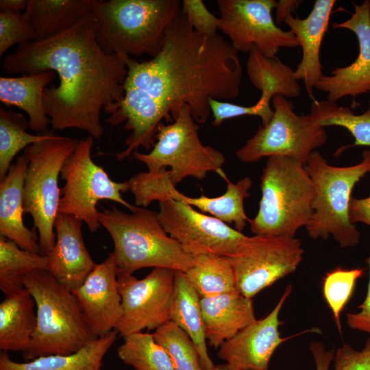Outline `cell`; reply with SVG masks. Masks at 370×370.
I'll return each instance as SVG.
<instances>
[{
  "label": "cell",
  "mask_w": 370,
  "mask_h": 370,
  "mask_svg": "<svg viewBox=\"0 0 370 370\" xmlns=\"http://www.w3.org/2000/svg\"><path fill=\"white\" fill-rule=\"evenodd\" d=\"M127 68L125 94L106 122L124 123L130 132L125 149L116 154L119 160L138 149L150 151L158 125L173 121L184 105L193 119L205 123L211 114L210 99L228 100L240 92L243 68L238 52L217 34L206 36L196 32L182 8L166 30L160 53L138 62L121 56Z\"/></svg>",
  "instance_id": "6da1fadb"
},
{
  "label": "cell",
  "mask_w": 370,
  "mask_h": 370,
  "mask_svg": "<svg viewBox=\"0 0 370 370\" xmlns=\"http://www.w3.org/2000/svg\"><path fill=\"white\" fill-rule=\"evenodd\" d=\"M2 69L23 75L55 72L59 84L47 87L43 95L52 128H75L96 139L104 132L101 111L112 114L124 97L127 73L123 58L98 43L92 12L62 33L18 45Z\"/></svg>",
  "instance_id": "7a4b0ae2"
},
{
  "label": "cell",
  "mask_w": 370,
  "mask_h": 370,
  "mask_svg": "<svg viewBox=\"0 0 370 370\" xmlns=\"http://www.w3.org/2000/svg\"><path fill=\"white\" fill-rule=\"evenodd\" d=\"M181 7L180 0H92L98 43L108 53L153 58Z\"/></svg>",
  "instance_id": "3957f363"
},
{
  "label": "cell",
  "mask_w": 370,
  "mask_h": 370,
  "mask_svg": "<svg viewBox=\"0 0 370 370\" xmlns=\"http://www.w3.org/2000/svg\"><path fill=\"white\" fill-rule=\"evenodd\" d=\"M97 218L112 240L119 272L149 267L186 272L194 264V257L165 231L158 212L136 206L127 213L112 206L99 210Z\"/></svg>",
  "instance_id": "277c9868"
},
{
  "label": "cell",
  "mask_w": 370,
  "mask_h": 370,
  "mask_svg": "<svg viewBox=\"0 0 370 370\" xmlns=\"http://www.w3.org/2000/svg\"><path fill=\"white\" fill-rule=\"evenodd\" d=\"M24 287L34 299L37 325L25 361L53 355L77 352L97 337L85 321L73 292L47 270L27 275Z\"/></svg>",
  "instance_id": "5b68a950"
},
{
  "label": "cell",
  "mask_w": 370,
  "mask_h": 370,
  "mask_svg": "<svg viewBox=\"0 0 370 370\" xmlns=\"http://www.w3.org/2000/svg\"><path fill=\"white\" fill-rule=\"evenodd\" d=\"M262 197L249 220L256 236L295 237L312 214L314 188L305 166L285 156L267 158L260 177Z\"/></svg>",
  "instance_id": "8992f818"
},
{
  "label": "cell",
  "mask_w": 370,
  "mask_h": 370,
  "mask_svg": "<svg viewBox=\"0 0 370 370\" xmlns=\"http://www.w3.org/2000/svg\"><path fill=\"white\" fill-rule=\"evenodd\" d=\"M362 160L349 166L330 164L317 151H313L305 165L314 188L312 214L306 227L312 238L332 236L343 248L356 246L360 232L352 223L349 206L354 186L370 173V150L362 152Z\"/></svg>",
  "instance_id": "52a82bcc"
},
{
  "label": "cell",
  "mask_w": 370,
  "mask_h": 370,
  "mask_svg": "<svg viewBox=\"0 0 370 370\" xmlns=\"http://www.w3.org/2000/svg\"><path fill=\"white\" fill-rule=\"evenodd\" d=\"M79 140L55 135L29 145L23 155L29 163L23 186L25 212L30 214L38 232L41 254L48 256L56 243L54 223L59 212V175Z\"/></svg>",
  "instance_id": "ba28073f"
},
{
  "label": "cell",
  "mask_w": 370,
  "mask_h": 370,
  "mask_svg": "<svg viewBox=\"0 0 370 370\" xmlns=\"http://www.w3.org/2000/svg\"><path fill=\"white\" fill-rule=\"evenodd\" d=\"M199 125L193 119L188 105H184L171 123L158 127L156 142L149 152L138 151L134 158L145 164L149 172L166 170L175 186L187 177L203 180L213 171L227 180L222 166L225 157L220 151L202 144Z\"/></svg>",
  "instance_id": "9c48e42d"
},
{
  "label": "cell",
  "mask_w": 370,
  "mask_h": 370,
  "mask_svg": "<svg viewBox=\"0 0 370 370\" xmlns=\"http://www.w3.org/2000/svg\"><path fill=\"white\" fill-rule=\"evenodd\" d=\"M273 116L265 125H261L245 145L236 151L238 160L256 162L264 157L292 158L305 166L311 153L323 145L328 136L325 127L316 117L298 115L293 103L281 95L272 99Z\"/></svg>",
  "instance_id": "30bf717a"
},
{
  "label": "cell",
  "mask_w": 370,
  "mask_h": 370,
  "mask_svg": "<svg viewBox=\"0 0 370 370\" xmlns=\"http://www.w3.org/2000/svg\"><path fill=\"white\" fill-rule=\"evenodd\" d=\"M94 138L91 136L79 140L77 146L64 162L61 177L65 181L59 212L70 214L85 223L91 232L101 226L97 206L101 200L119 203L130 212L136 208L122 197L129 190L127 181H113L103 169L92 159Z\"/></svg>",
  "instance_id": "8fae6325"
},
{
  "label": "cell",
  "mask_w": 370,
  "mask_h": 370,
  "mask_svg": "<svg viewBox=\"0 0 370 370\" xmlns=\"http://www.w3.org/2000/svg\"><path fill=\"white\" fill-rule=\"evenodd\" d=\"M159 204L158 215L161 225L193 257L212 254L233 258L240 254L252 238L182 201L168 199Z\"/></svg>",
  "instance_id": "7c38bea8"
},
{
  "label": "cell",
  "mask_w": 370,
  "mask_h": 370,
  "mask_svg": "<svg viewBox=\"0 0 370 370\" xmlns=\"http://www.w3.org/2000/svg\"><path fill=\"white\" fill-rule=\"evenodd\" d=\"M275 0H218L219 29L238 52L249 53L255 47L273 58L281 48H295L299 43L295 34L275 23L272 10Z\"/></svg>",
  "instance_id": "4fadbf2b"
},
{
  "label": "cell",
  "mask_w": 370,
  "mask_h": 370,
  "mask_svg": "<svg viewBox=\"0 0 370 370\" xmlns=\"http://www.w3.org/2000/svg\"><path fill=\"white\" fill-rule=\"evenodd\" d=\"M122 314L116 327L121 336L156 330L171 321L175 271L153 268L144 278L118 272Z\"/></svg>",
  "instance_id": "5bb4252c"
},
{
  "label": "cell",
  "mask_w": 370,
  "mask_h": 370,
  "mask_svg": "<svg viewBox=\"0 0 370 370\" xmlns=\"http://www.w3.org/2000/svg\"><path fill=\"white\" fill-rule=\"evenodd\" d=\"M127 181L129 190L133 194L138 207L145 208L153 201L160 202L168 199L180 201L227 224H234V228L240 232L250 220L244 209V199L249 197L248 191L253 184L249 177H243L234 184L227 179L226 191L216 197L204 195L198 197L184 195L175 188L166 170L141 172Z\"/></svg>",
  "instance_id": "9a60e30c"
},
{
  "label": "cell",
  "mask_w": 370,
  "mask_h": 370,
  "mask_svg": "<svg viewBox=\"0 0 370 370\" xmlns=\"http://www.w3.org/2000/svg\"><path fill=\"white\" fill-rule=\"evenodd\" d=\"M303 255L301 241L295 237L254 235L240 254L230 258L238 291L252 299L293 273Z\"/></svg>",
  "instance_id": "2e32d148"
},
{
  "label": "cell",
  "mask_w": 370,
  "mask_h": 370,
  "mask_svg": "<svg viewBox=\"0 0 370 370\" xmlns=\"http://www.w3.org/2000/svg\"><path fill=\"white\" fill-rule=\"evenodd\" d=\"M292 291L288 285L274 308L265 317L256 320L219 347L218 356L231 370H269L276 349L288 338L280 336L281 309Z\"/></svg>",
  "instance_id": "e0dca14e"
},
{
  "label": "cell",
  "mask_w": 370,
  "mask_h": 370,
  "mask_svg": "<svg viewBox=\"0 0 370 370\" xmlns=\"http://www.w3.org/2000/svg\"><path fill=\"white\" fill-rule=\"evenodd\" d=\"M118 267L111 252L96 264L83 284L73 290L86 322L97 337L116 329L122 314Z\"/></svg>",
  "instance_id": "ac0fdd59"
},
{
  "label": "cell",
  "mask_w": 370,
  "mask_h": 370,
  "mask_svg": "<svg viewBox=\"0 0 370 370\" xmlns=\"http://www.w3.org/2000/svg\"><path fill=\"white\" fill-rule=\"evenodd\" d=\"M351 17L341 23H334L335 29L353 32L358 42L356 59L349 65L333 69L329 75H323L315 88L328 94L327 100L336 103L347 96L356 97L370 92V1L360 5L355 3Z\"/></svg>",
  "instance_id": "d6986e66"
},
{
  "label": "cell",
  "mask_w": 370,
  "mask_h": 370,
  "mask_svg": "<svg viewBox=\"0 0 370 370\" xmlns=\"http://www.w3.org/2000/svg\"><path fill=\"white\" fill-rule=\"evenodd\" d=\"M83 223L74 216L58 212L54 223L55 245L47 256L48 271L71 291L83 284L96 265L84 242Z\"/></svg>",
  "instance_id": "ffe728a7"
},
{
  "label": "cell",
  "mask_w": 370,
  "mask_h": 370,
  "mask_svg": "<svg viewBox=\"0 0 370 370\" xmlns=\"http://www.w3.org/2000/svg\"><path fill=\"white\" fill-rule=\"evenodd\" d=\"M335 3V0H316L306 18L300 19L291 14L284 20L302 49L301 62L295 70V77L298 81L304 82L308 95L312 99L313 89L323 75L320 49Z\"/></svg>",
  "instance_id": "44dd1931"
},
{
  "label": "cell",
  "mask_w": 370,
  "mask_h": 370,
  "mask_svg": "<svg viewBox=\"0 0 370 370\" xmlns=\"http://www.w3.org/2000/svg\"><path fill=\"white\" fill-rule=\"evenodd\" d=\"M28 159L17 158L0 183V234L23 249L41 254L35 233L24 224L23 186Z\"/></svg>",
  "instance_id": "7402d4cb"
},
{
  "label": "cell",
  "mask_w": 370,
  "mask_h": 370,
  "mask_svg": "<svg viewBox=\"0 0 370 370\" xmlns=\"http://www.w3.org/2000/svg\"><path fill=\"white\" fill-rule=\"evenodd\" d=\"M200 303L206 337L214 348L256 320L252 299L239 291L202 297Z\"/></svg>",
  "instance_id": "603a6c76"
},
{
  "label": "cell",
  "mask_w": 370,
  "mask_h": 370,
  "mask_svg": "<svg viewBox=\"0 0 370 370\" xmlns=\"http://www.w3.org/2000/svg\"><path fill=\"white\" fill-rule=\"evenodd\" d=\"M56 77V73L52 71L21 77H1L0 100L7 106H16L25 111L31 130L46 132L51 120L44 104V90Z\"/></svg>",
  "instance_id": "cb8c5ba5"
},
{
  "label": "cell",
  "mask_w": 370,
  "mask_h": 370,
  "mask_svg": "<svg viewBox=\"0 0 370 370\" xmlns=\"http://www.w3.org/2000/svg\"><path fill=\"white\" fill-rule=\"evenodd\" d=\"M37 325L34 299L24 287L5 295L0 304V349L24 352Z\"/></svg>",
  "instance_id": "d4e9b609"
},
{
  "label": "cell",
  "mask_w": 370,
  "mask_h": 370,
  "mask_svg": "<svg viewBox=\"0 0 370 370\" xmlns=\"http://www.w3.org/2000/svg\"><path fill=\"white\" fill-rule=\"evenodd\" d=\"M117 335L114 330L77 352L44 356L23 362L12 360L8 352L1 351L0 370H101L103 358Z\"/></svg>",
  "instance_id": "484cf974"
},
{
  "label": "cell",
  "mask_w": 370,
  "mask_h": 370,
  "mask_svg": "<svg viewBox=\"0 0 370 370\" xmlns=\"http://www.w3.org/2000/svg\"><path fill=\"white\" fill-rule=\"evenodd\" d=\"M201 297L187 280L184 272L175 271V292L171 321L177 324L195 344L204 370L215 365L210 358L201 312Z\"/></svg>",
  "instance_id": "4316f807"
},
{
  "label": "cell",
  "mask_w": 370,
  "mask_h": 370,
  "mask_svg": "<svg viewBox=\"0 0 370 370\" xmlns=\"http://www.w3.org/2000/svg\"><path fill=\"white\" fill-rule=\"evenodd\" d=\"M92 12V0H28L23 13L33 26L36 40L69 29Z\"/></svg>",
  "instance_id": "83f0119b"
},
{
  "label": "cell",
  "mask_w": 370,
  "mask_h": 370,
  "mask_svg": "<svg viewBox=\"0 0 370 370\" xmlns=\"http://www.w3.org/2000/svg\"><path fill=\"white\" fill-rule=\"evenodd\" d=\"M246 68L249 81L261 91L260 98L269 103L275 95L295 98L300 94L295 71L276 57H267L254 47L249 53Z\"/></svg>",
  "instance_id": "f1b7e54d"
},
{
  "label": "cell",
  "mask_w": 370,
  "mask_h": 370,
  "mask_svg": "<svg viewBox=\"0 0 370 370\" xmlns=\"http://www.w3.org/2000/svg\"><path fill=\"white\" fill-rule=\"evenodd\" d=\"M184 273L201 298L238 291L232 260L227 256H196L193 266Z\"/></svg>",
  "instance_id": "f546056e"
},
{
  "label": "cell",
  "mask_w": 370,
  "mask_h": 370,
  "mask_svg": "<svg viewBox=\"0 0 370 370\" xmlns=\"http://www.w3.org/2000/svg\"><path fill=\"white\" fill-rule=\"evenodd\" d=\"M47 256L25 250L14 242L0 238V289L5 295L24 288L27 275L49 269Z\"/></svg>",
  "instance_id": "4dcf8cb0"
},
{
  "label": "cell",
  "mask_w": 370,
  "mask_h": 370,
  "mask_svg": "<svg viewBox=\"0 0 370 370\" xmlns=\"http://www.w3.org/2000/svg\"><path fill=\"white\" fill-rule=\"evenodd\" d=\"M27 127L28 121L23 114L0 108V180L5 177L20 151L56 135L50 132L31 134Z\"/></svg>",
  "instance_id": "1f68e13d"
},
{
  "label": "cell",
  "mask_w": 370,
  "mask_h": 370,
  "mask_svg": "<svg viewBox=\"0 0 370 370\" xmlns=\"http://www.w3.org/2000/svg\"><path fill=\"white\" fill-rule=\"evenodd\" d=\"M310 113L316 117L320 126L342 127L353 136L354 144L340 148V153L352 146L370 147V100L367 110L358 115L347 107L339 106L328 100H313Z\"/></svg>",
  "instance_id": "d6a6232c"
},
{
  "label": "cell",
  "mask_w": 370,
  "mask_h": 370,
  "mask_svg": "<svg viewBox=\"0 0 370 370\" xmlns=\"http://www.w3.org/2000/svg\"><path fill=\"white\" fill-rule=\"evenodd\" d=\"M123 338L117 355L134 370H175L167 352L155 341L153 334L141 332Z\"/></svg>",
  "instance_id": "836d02e7"
},
{
  "label": "cell",
  "mask_w": 370,
  "mask_h": 370,
  "mask_svg": "<svg viewBox=\"0 0 370 370\" xmlns=\"http://www.w3.org/2000/svg\"><path fill=\"white\" fill-rule=\"evenodd\" d=\"M153 336L167 352L175 370H204L193 341L174 322L170 321L157 328Z\"/></svg>",
  "instance_id": "e575fe53"
},
{
  "label": "cell",
  "mask_w": 370,
  "mask_h": 370,
  "mask_svg": "<svg viewBox=\"0 0 370 370\" xmlns=\"http://www.w3.org/2000/svg\"><path fill=\"white\" fill-rule=\"evenodd\" d=\"M363 273V269H343L339 267L327 273L323 278V297L332 312L340 333L341 314L352 297L357 280Z\"/></svg>",
  "instance_id": "d590c367"
},
{
  "label": "cell",
  "mask_w": 370,
  "mask_h": 370,
  "mask_svg": "<svg viewBox=\"0 0 370 370\" xmlns=\"http://www.w3.org/2000/svg\"><path fill=\"white\" fill-rule=\"evenodd\" d=\"M36 32L21 12H0V56L15 44L36 40Z\"/></svg>",
  "instance_id": "8d00e7d4"
},
{
  "label": "cell",
  "mask_w": 370,
  "mask_h": 370,
  "mask_svg": "<svg viewBox=\"0 0 370 370\" xmlns=\"http://www.w3.org/2000/svg\"><path fill=\"white\" fill-rule=\"evenodd\" d=\"M209 103L214 118V126H219L225 120L247 115L259 116L262 120V125H265L270 121L273 113L270 103L260 97L254 105L250 106L213 99H210Z\"/></svg>",
  "instance_id": "74e56055"
},
{
  "label": "cell",
  "mask_w": 370,
  "mask_h": 370,
  "mask_svg": "<svg viewBox=\"0 0 370 370\" xmlns=\"http://www.w3.org/2000/svg\"><path fill=\"white\" fill-rule=\"evenodd\" d=\"M181 8L196 32L206 36L217 34L221 25L220 18L212 14L202 0H184Z\"/></svg>",
  "instance_id": "f35d334b"
},
{
  "label": "cell",
  "mask_w": 370,
  "mask_h": 370,
  "mask_svg": "<svg viewBox=\"0 0 370 370\" xmlns=\"http://www.w3.org/2000/svg\"><path fill=\"white\" fill-rule=\"evenodd\" d=\"M334 370H370V336L360 350L344 344L334 354Z\"/></svg>",
  "instance_id": "ab89813d"
},
{
  "label": "cell",
  "mask_w": 370,
  "mask_h": 370,
  "mask_svg": "<svg viewBox=\"0 0 370 370\" xmlns=\"http://www.w3.org/2000/svg\"><path fill=\"white\" fill-rule=\"evenodd\" d=\"M366 262L369 269L367 295L363 302L358 307L360 310L358 312L347 314V324L350 328L368 333L370 336V255Z\"/></svg>",
  "instance_id": "60d3db41"
},
{
  "label": "cell",
  "mask_w": 370,
  "mask_h": 370,
  "mask_svg": "<svg viewBox=\"0 0 370 370\" xmlns=\"http://www.w3.org/2000/svg\"><path fill=\"white\" fill-rule=\"evenodd\" d=\"M349 216L353 224L363 223L370 226V196L362 199L352 196L349 206Z\"/></svg>",
  "instance_id": "b9f144b4"
},
{
  "label": "cell",
  "mask_w": 370,
  "mask_h": 370,
  "mask_svg": "<svg viewBox=\"0 0 370 370\" xmlns=\"http://www.w3.org/2000/svg\"><path fill=\"white\" fill-rule=\"evenodd\" d=\"M310 350L314 360L316 370H329L335 352L332 349L327 350L323 343L315 341L310 343Z\"/></svg>",
  "instance_id": "7bdbcfd3"
},
{
  "label": "cell",
  "mask_w": 370,
  "mask_h": 370,
  "mask_svg": "<svg viewBox=\"0 0 370 370\" xmlns=\"http://www.w3.org/2000/svg\"><path fill=\"white\" fill-rule=\"evenodd\" d=\"M301 0H280L276 2L275 7V21L278 25L284 22L286 18L293 15L303 3Z\"/></svg>",
  "instance_id": "ee69618b"
},
{
  "label": "cell",
  "mask_w": 370,
  "mask_h": 370,
  "mask_svg": "<svg viewBox=\"0 0 370 370\" xmlns=\"http://www.w3.org/2000/svg\"><path fill=\"white\" fill-rule=\"evenodd\" d=\"M28 0H1V12H21L25 10Z\"/></svg>",
  "instance_id": "f6af8a7d"
},
{
  "label": "cell",
  "mask_w": 370,
  "mask_h": 370,
  "mask_svg": "<svg viewBox=\"0 0 370 370\" xmlns=\"http://www.w3.org/2000/svg\"><path fill=\"white\" fill-rule=\"evenodd\" d=\"M211 370H231L226 364L215 365Z\"/></svg>",
  "instance_id": "bcb514c9"
}]
</instances>
